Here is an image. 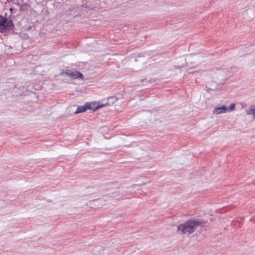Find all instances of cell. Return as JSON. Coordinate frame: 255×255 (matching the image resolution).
I'll return each mask as SVG.
<instances>
[{
	"instance_id": "cell-1",
	"label": "cell",
	"mask_w": 255,
	"mask_h": 255,
	"mask_svg": "<svg viewBox=\"0 0 255 255\" xmlns=\"http://www.w3.org/2000/svg\"><path fill=\"white\" fill-rule=\"evenodd\" d=\"M202 224V221L198 220H189L186 223L178 226L177 230L183 234H191L197 227Z\"/></svg>"
},
{
	"instance_id": "cell-2",
	"label": "cell",
	"mask_w": 255,
	"mask_h": 255,
	"mask_svg": "<svg viewBox=\"0 0 255 255\" xmlns=\"http://www.w3.org/2000/svg\"><path fill=\"white\" fill-rule=\"evenodd\" d=\"M107 104H104L101 103V102H91L86 103L85 105L79 106L77 108L76 111L75 112V114H79L84 112L86 111L87 110H90L94 112L97 111L98 109L102 108L105 106H106Z\"/></svg>"
},
{
	"instance_id": "cell-3",
	"label": "cell",
	"mask_w": 255,
	"mask_h": 255,
	"mask_svg": "<svg viewBox=\"0 0 255 255\" xmlns=\"http://www.w3.org/2000/svg\"><path fill=\"white\" fill-rule=\"evenodd\" d=\"M14 25L12 21L9 18L3 17H0V31L1 33L6 32L13 30Z\"/></svg>"
},
{
	"instance_id": "cell-4",
	"label": "cell",
	"mask_w": 255,
	"mask_h": 255,
	"mask_svg": "<svg viewBox=\"0 0 255 255\" xmlns=\"http://www.w3.org/2000/svg\"><path fill=\"white\" fill-rule=\"evenodd\" d=\"M235 109V104H234L230 105L229 106H226L224 105L216 107L213 111V113L216 114H220L222 113H225L232 112L234 111Z\"/></svg>"
},
{
	"instance_id": "cell-5",
	"label": "cell",
	"mask_w": 255,
	"mask_h": 255,
	"mask_svg": "<svg viewBox=\"0 0 255 255\" xmlns=\"http://www.w3.org/2000/svg\"><path fill=\"white\" fill-rule=\"evenodd\" d=\"M62 73L63 74L73 79H83L84 78L83 75L79 71H73L69 70H66L63 71Z\"/></svg>"
},
{
	"instance_id": "cell-6",
	"label": "cell",
	"mask_w": 255,
	"mask_h": 255,
	"mask_svg": "<svg viewBox=\"0 0 255 255\" xmlns=\"http://www.w3.org/2000/svg\"><path fill=\"white\" fill-rule=\"evenodd\" d=\"M247 113L253 116L255 118V105L250 107L247 110Z\"/></svg>"
}]
</instances>
